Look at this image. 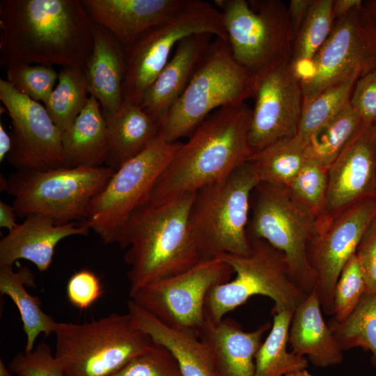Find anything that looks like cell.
<instances>
[{
    "label": "cell",
    "instance_id": "6da1fadb",
    "mask_svg": "<svg viewBox=\"0 0 376 376\" xmlns=\"http://www.w3.org/2000/svg\"><path fill=\"white\" fill-rule=\"evenodd\" d=\"M94 23L80 0H1L0 66L84 68Z\"/></svg>",
    "mask_w": 376,
    "mask_h": 376
},
{
    "label": "cell",
    "instance_id": "8992f818",
    "mask_svg": "<svg viewBox=\"0 0 376 376\" xmlns=\"http://www.w3.org/2000/svg\"><path fill=\"white\" fill-rule=\"evenodd\" d=\"M54 334V356L66 376H110L154 344L128 313L57 322Z\"/></svg>",
    "mask_w": 376,
    "mask_h": 376
},
{
    "label": "cell",
    "instance_id": "2e32d148",
    "mask_svg": "<svg viewBox=\"0 0 376 376\" xmlns=\"http://www.w3.org/2000/svg\"><path fill=\"white\" fill-rule=\"evenodd\" d=\"M0 100L12 121V148L7 160L16 170L64 166L62 132L45 105L0 79Z\"/></svg>",
    "mask_w": 376,
    "mask_h": 376
},
{
    "label": "cell",
    "instance_id": "4dcf8cb0",
    "mask_svg": "<svg viewBox=\"0 0 376 376\" xmlns=\"http://www.w3.org/2000/svg\"><path fill=\"white\" fill-rule=\"evenodd\" d=\"M364 124L350 102L310 137L308 159L328 169Z\"/></svg>",
    "mask_w": 376,
    "mask_h": 376
},
{
    "label": "cell",
    "instance_id": "74e56055",
    "mask_svg": "<svg viewBox=\"0 0 376 376\" xmlns=\"http://www.w3.org/2000/svg\"><path fill=\"white\" fill-rule=\"evenodd\" d=\"M364 276L354 254L343 268L334 294V318L341 321L357 306L366 293Z\"/></svg>",
    "mask_w": 376,
    "mask_h": 376
},
{
    "label": "cell",
    "instance_id": "44dd1931",
    "mask_svg": "<svg viewBox=\"0 0 376 376\" xmlns=\"http://www.w3.org/2000/svg\"><path fill=\"white\" fill-rule=\"evenodd\" d=\"M271 327L267 322L245 331L229 318L217 322L205 319L198 335L210 350L217 376H254L256 352Z\"/></svg>",
    "mask_w": 376,
    "mask_h": 376
},
{
    "label": "cell",
    "instance_id": "e575fe53",
    "mask_svg": "<svg viewBox=\"0 0 376 376\" xmlns=\"http://www.w3.org/2000/svg\"><path fill=\"white\" fill-rule=\"evenodd\" d=\"M357 79L352 78L324 90L304 107L296 138L306 146L310 137L350 103Z\"/></svg>",
    "mask_w": 376,
    "mask_h": 376
},
{
    "label": "cell",
    "instance_id": "b9f144b4",
    "mask_svg": "<svg viewBox=\"0 0 376 376\" xmlns=\"http://www.w3.org/2000/svg\"><path fill=\"white\" fill-rule=\"evenodd\" d=\"M350 102L365 124L375 123L376 121V70L357 80Z\"/></svg>",
    "mask_w": 376,
    "mask_h": 376
},
{
    "label": "cell",
    "instance_id": "d6986e66",
    "mask_svg": "<svg viewBox=\"0 0 376 376\" xmlns=\"http://www.w3.org/2000/svg\"><path fill=\"white\" fill-rule=\"evenodd\" d=\"M93 23L126 48L148 30L170 20L187 0H81Z\"/></svg>",
    "mask_w": 376,
    "mask_h": 376
},
{
    "label": "cell",
    "instance_id": "7c38bea8",
    "mask_svg": "<svg viewBox=\"0 0 376 376\" xmlns=\"http://www.w3.org/2000/svg\"><path fill=\"white\" fill-rule=\"evenodd\" d=\"M249 237L262 239L281 251L297 285L307 295L315 288L308 246L317 219L301 205L286 187L260 182L255 188Z\"/></svg>",
    "mask_w": 376,
    "mask_h": 376
},
{
    "label": "cell",
    "instance_id": "ba28073f",
    "mask_svg": "<svg viewBox=\"0 0 376 376\" xmlns=\"http://www.w3.org/2000/svg\"><path fill=\"white\" fill-rule=\"evenodd\" d=\"M249 240L251 247L246 254L218 256L231 267L235 276L209 291L205 301L206 320H221L254 295L273 300L272 313L295 310L308 295L293 280L281 251L262 239Z\"/></svg>",
    "mask_w": 376,
    "mask_h": 376
},
{
    "label": "cell",
    "instance_id": "8fae6325",
    "mask_svg": "<svg viewBox=\"0 0 376 376\" xmlns=\"http://www.w3.org/2000/svg\"><path fill=\"white\" fill-rule=\"evenodd\" d=\"M180 145L158 136L114 171L104 189L91 202L82 223L103 243H118L131 215L147 201L156 180Z\"/></svg>",
    "mask_w": 376,
    "mask_h": 376
},
{
    "label": "cell",
    "instance_id": "ffe728a7",
    "mask_svg": "<svg viewBox=\"0 0 376 376\" xmlns=\"http://www.w3.org/2000/svg\"><path fill=\"white\" fill-rule=\"evenodd\" d=\"M89 230L82 222L58 225L47 216L29 215L1 239L0 266H13L24 259L44 272L49 269L60 241L70 236L86 235Z\"/></svg>",
    "mask_w": 376,
    "mask_h": 376
},
{
    "label": "cell",
    "instance_id": "f6af8a7d",
    "mask_svg": "<svg viewBox=\"0 0 376 376\" xmlns=\"http://www.w3.org/2000/svg\"><path fill=\"white\" fill-rule=\"evenodd\" d=\"M17 214L13 205L6 202L0 201V226L8 230L15 228L18 224L16 222Z\"/></svg>",
    "mask_w": 376,
    "mask_h": 376
},
{
    "label": "cell",
    "instance_id": "52a82bcc",
    "mask_svg": "<svg viewBox=\"0 0 376 376\" xmlns=\"http://www.w3.org/2000/svg\"><path fill=\"white\" fill-rule=\"evenodd\" d=\"M113 172L107 166L16 170L1 178V189L13 196L17 215L42 214L62 225L86 219L91 202Z\"/></svg>",
    "mask_w": 376,
    "mask_h": 376
},
{
    "label": "cell",
    "instance_id": "f35d334b",
    "mask_svg": "<svg viewBox=\"0 0 376 376\" xmlns=\"http://www.w3.org/2000/svg\"><path fill=\"white\" fill-rule=\"evenodd\" d=\"M110 376H182L171 354L154 343Z\"/></svg>",
    "mask_w": 376,
    "mask_h": 376
},
{
    "label": "cell",
    "instance_id": "4fadbf2b",
    "mask_svg": "<svg viewBox=\"0 0 376 376\" xmlns=\"http://www.w3.org/2000/svg\"><path fill=\"white\" fill-rule=\"evenodd\" d=\"M376 70V32L363 2L334 21L313 58L295 72L303 92V109L324 90Z\"/></svg>",
    "mask_w": 376,
    "mask_h": 376
},
{
    "label": "cell",
    "instance_id": "c3c4849f",
    "mask_svg": "<svg viewBox=\"0 0 376 376\" xmlns=\"http://www.w3.org/2000/svg\"><path fill=\"white\" fill-rule=\"evenodd\" d=\"M363 6L376 32V0L363 1Z\"/></svg>",
    "mask_w": 376,
    "mask_h": 376
},
{
    "label": "cell",
    "instance_id": "681fc988",
    "mask_svg": "<svg viewBox=\"0 0 376 376\" xmlns=\"http://www.w3.org/2000/svg\"><path fill=\"white\" fill-rule=\"evenodd\" d=\"M0 376H13V373L6 366L1 359H0Z\"/></svg>",
    "mask_w": 376,
    "mask_h": 376
},
{
    "label": "cell",
    "instance_id": "f546056e",
    "mask_svg": "<svg viewBox=\"0 0 376 376\" xmlns=\"http://www.w3.org/2000/svg\"><path fill=\"white\" fill-rule=\"evenodd\" d=\"M308 160L306 146L294 136L252 153L247 161L255 166L260 182L288 188Z\"/></svg>",
    "mask_w": 376,
    "mask_h": 376
},
{
    "label": "cell",
    "instance_id": "d6a6232c",
    "mask_svg": "<svg viewBox=\"0 0 376 376\" xmlns=\"http://www.w3.org/2000/svg\"><path fill=\"white\" fill-rule=\"evenodd\" d=\"M328 325L343 351L354 347L368 350L376 368V293L366 292L346 318L332 319Z\"/></svg>",
    "mask_w": 376,
    "mask_h": 376
},
{
    "label": "cell",
    "instance_id": "e0dca14e",
    "mask_svg": "<svg viewBox=\"0 0 376 376\" xmlns=\"http://www.w3.org/2000/svg\"><path fill=\"white\" fill-rule=\"evenodd\" d=\"M249 132L252 153L279 140L296 135L303 112L301 83L290 63L256 75Z\"/></svg>",
    "mask_w": 376,
    "mask_h": 376
},
{
    "label": "cell",
    "instance_id": "f1b7e54d",
    "mask_svg": "<svg viewBox=\"0 0 376 376\" xmlns=\"http://www.w3.org/2000/svg\"><path fill=\"white\" fill-rule=\"evenodd\" d=\"M295 310L273 312L270 331L262 342L255 357L254 376H285L306 368V357L288 352L289 329Z\"/></svg>",
    "mask_w": 376,
    "mask_h": 376
},
{
    "label": "cell",
    "instance_id": "4316f807",
    "mask_svg": "<svg viewBox=\"0 0 376 376\" xmlns=\"http://www.w3.org/2000/svg\"><path fill=\"white\" fill-rule=\"evenodd\" d=\"M109 136L105 166L113 171L143 151L158 137V125L140 107L123 101L115 113L104 116Z\"/></svg>",
    "mask_w": 376,
    "mask_h": 376
},
{
    "label": "cell",
    "instance_id": "1f68e13d",
    "mask_svg": "<svg viewBox=\"0 0 376 376\" xmlns=\"http://www.w3.org/2000/svg\"><path fill=\"white\" fill-rule=\"evenodd\" d=\"M58 81L45 107L63 133L84 109L91 95L84 68H62Z\"/></svg>",
    "mask_w": 376,
    "mask_h": 376
},
{
    "label": "cell",
    "instance_id": "603a6c76",
    "mask_svg": "<svg viewBox=\"0 0 376 376\" xmlns=\"http://www.w3.org/2000/svg\"><path fill=\"white\" fill-rule=\"evenodd\" d=\"M127 306L135 326L171 354L182 376H217L210 350L196 332L164 324L132 299Z\"/></svg>",
    "mask_w": 376,
    "mask_h": 376
},
{
    "label": "cell",
    "instance_id": "836d02e7",
    "mask_svg": "<svg viewBox=\"0 0 376 376\" xmlns=\"http://www.w3.org/2000/svg\"><path fill=\"white\" fill-rule=\"evenodd\" d=\"M334 0H313L292 44L290 65L295 72L309 63L327 39L334 23Z\"/></svg>",
    "mask_w": 376,
    "mask_h": 376
},
{
    "label": "cell",
    "instance_id": "9c48e42d",
    "mask_svg": "<svg viewBox=\"0 0 376 376\" xmlns=\"http://www.w3.org/2000/svg\"><path fill=\"white\" fill-rule=\"evenodd\" d=\"M235 59L256 75L290 63L293 38L288 6L280 0H216Z\"/></svg>",
    "mask_w": 376,
    "mask_h": 376
},
{
    "label": "cell",
    "instance_id": "ac0fdd59",
    "mask_svg": "<svg viewBox=\"0 0 376 376\" xmlns=\"http://www.w3.org/2000/svg\"><path fill=\"white\" fill-rule=\"evenodd\" d=\"M376 131L364 124L327 171L325 212L332 216L353 203L375 196Z\"/></svg>",
    "mask_w": 376,
    "mask_h": 376
},
{
    "label": "cell",
    "instance_id": "7dc6e473",
    "mask_svg": "<svg viewBox=\"0 0 376 376\" xmlns=\"http://www.w3.org/2000/svg\"><path fill=\"white\" fill-rule=\"evenodd\" d=\"M12 148V138L5 130L2 123L0 124V162L8 157Z\"/></svg>",
    "mask_w": 376,
    "mask_h": 376
},
{
    "label": "cell",
    "instance_id": "f5cc1de1",
    "mask_svg": "<svg viewBox=\"0 0 376 376\" xmlns=\"http://www.w3.org/2000/svg\"><path fill=\"white\" fill-rule=\"evenodd\" d=\"M375 196H376V189H375Z\"/></svg>",
    "mask_w": 376,
    "mask_h": 376
},
{
    "label": "cell",
    "instance_id": "7402d4cb",
    "mask_svg": "<svg viewBox=\"0 0 376 376\" xmlns=\"http://www.w3.org/2000/svg\"><path fill=\"white\" fill-rule=\"evenodd\" d=\"M213 36L196 33L181 40L173 56L146 91L140 107L157 125L178 100Z\"/></svg>",
    "mask_w": 376,
    "mask_h": 376
},
{
    "label": "cell",
    "instance_id": "9a60e30c",
    "mask_svg": "<svg viewBox=\"0 0 376 376\" xmlns=\"http://www.w3.org/2000/svg\"><path fill=\"white\" fill-rule=\"evenodd\" d=\"M375 216L376 196H370L317 220L308 255L316 278L315 290L325 314L334 315V294L340 272L356 253L363 233Z\"/></svg>",
    "mask_w": 376,
    "mask_h": 376
},
{
    "label": "cell",
    "instance_id": "484cf974",
    "mask_svg": "<svg viewBox=\"0 0 376 376\" xmlns=\"http://www.w3.org/2000/svg\"><path fill=\"white\" fill-rule=\"evenodd\" d=\"M64 166L98 167L109 152L107 123L97 100L90 96L72 125L62 133Z\"/></svg>",
    "mask_w": 376,
    "mask_h": 376
},
{
    "label": "cell",
    "instance_id": "83f0119b",
    "mask_svg": "<svg viewBox=\"0 0 376 376\" xmlns=\"http://www.w3.org/2000/svg\"><path fill=\"white\" fill-rule=\"evenodd\" d=\"M33 283V276L26 267L15 272L13 266H0V292L9 297L20 314L26 334L25 351L34 349L38 337L54 334L57 322L42 308L40 299L30 294L26 285Z\"/></svg>",
    "mask_w": 376,
    "mask_h": 376
},
{
    "label": "cell",
    "instance_id": "3957f363",
    "mask_svg": "<svg viewBox=\"0 0 376 376\" xmlns=\"http://www.w3.org/2000/svg\"><path fill=\"white\" fill-rule=\"evenodd\" d=\"M194 196L186 194L159 205L146 201L131 215L118 242L127 248L130 296L203 260L189 224Z\"/></svg>",
    "mask_w": 376,
    "mask_h": 376
},
{
    "label": "cell",
    "instance_id": "7bdbcfd3",
    "mask_svg": "<svg viewBox=\"0 0 376 376\" xmlns=\"http://www.w3.org/2000/svg\"><path fill=\"white\" fill-rule=\"evenodd\" d=\"M368 293H376V216L363 233L355 253Z\"/></svg>",
    "mask_w": 376,
    "mask_h": 376
},
{
    "label": "cell",
    "instance_id": "d590c367",
    "mask_svg": "<svg viewBox=\"0 0 376 376\" xmlns=\"http://www.w3.org/2000/svg\"><path fill=\"white\" fill-rule=\"evenodd\" d=\"M327 171L308 159L288 187L292 197L317 220L325 212Z\"/></svg>",
    "mask_w": 376,
    "mask_h": 376
},
{
    "label": "cell",
    "instance_id": "5bb4252c",
    "mask_svg": "<svg viewBox=\"0 0 376 376\" xmlns=\"http://www.w3.org/2000/svg\"><path fill=\"white\" fill-rule=\"evenodd\" d=\"M233 274L219 256L205 259L187 270L143 286L130 299L164 324L198 334L205 320L207 293L230 281Z\"/></svg>",
    "mask_w": 376,
    "mask_h": 376
},
{
    "label": "cell",
    "instance_id": "d4e9b609",
    "mask_svg": "<svg viewBox=\"0 0 376 376\" xmlns=\"http://www.w3.org/2000/svg\"><path fill=\"white\" fill-rule=\"evenodd\" d=\"M288 343L292 352L306 357L317 367L336 366L343 360V350L324 320L315 289L294 311Z\"/></svg>",
    "mask_w": 376,
    "mask_h": 376
},
{
    "label": "cell",
    "instance_id": "f907efd6",
    "mask_svg": "<svg viewBox=\"0 0 376 376\" xmlns=\"http://www.w3.org/2000/svg\"><path fill=\"white\" fill-rule=\"evenodd\" d=\"M285 376H313L311 373L307 370L306 368L295 370L287 374Z\"/></svg>",
    "mask_w": 376,
    "mask_h": 376
},
{
    "label": "cell",
    "instance_id": "277c9868",
    "mask_svg": "<svg viewBox=\"0 0 376 376\" xmlns=\"http://www.w3.org/2000/svg\"><path fill=\"white\" fill-rule=\"evenodd\" d=\"M256 79L235 59L228 40L216 38L184 92L158 124V136L173 143L191 136L214 111L253 97Z\"/></svg>",
    "mask_w": 376,
    "mask_h": 376
},
{
    "label": "cell",
    "instance_id": "5b68a950",
    "mask_svg": "<svg viewBox=\"0 0 376 376\" xmlns=\"http://www.w3.org/2000/svg\"><path fill=\"white\" fill-rule=\"evenodd\" d=\"M260 182L255 166L246 161L225 178L195 192L189 224L203 260L249 251L250 199Z\"/></svg>",
    "mask_w": 376,
    "mask_h": 376
},
{
    "label": "cell",
    "instance_id": "ab89813d",
    "mask_svg": "<svg viewBox=\"0 0 376 376\" xmlns=\"http://www.w3.org/2000/svg\"><path fill=\"white\" fill-rule=\"evenodd\" d=\"M8 367L17 376H66L49 345L45 342L40 343L32 351L18 352Z\"/></svg>",
    "mask_w": 376,
    "mask_h": 376
},
{
    "label": "cell",
    "instance_id": "bcb514c9",
    "mask_svg": "<svg viewBox=\"0 0 376 376\" xmlns=\"http://www.w3.org/2000/svg\"><path fill=\"white\" fill-rule=\"evenodd\" d=\"M362 2L361 0H334L333 15L334 20L345 16L353 8L361 5Z\"/></svg>",
    "mask_w": 376,
    "mask_h": 376
},
{
    "label": "cell",
    "instance_id": "60d3db41",
    "mask_svg": "<svg viewBox=\"0 0 376 376\" xmlns=\"http://www.w3.org/2000/svg\"><path fill=\"white\" fill-rule=\"evenodd\" d=\"M69 301L79 309L91 306L103 294L100 278L95 272L83 269L75 272L66 287Z\"/></svg>",
    "mask_w": 376,
    "mask_h": 376
},
{
    "label": "cell",
    "instance_id": "30bf717a",
    "mask_svg": "<svg viewBox=\"0 0 376 376\" xmlns=\"http://www.w3.org/2000/svg\"><path fill=\"white\" fill-rule=\"evenodd\" d=\"M196 33L228 40L222 13L214 3L187 0L170 20L148 30L125 48L123 101L140 106L146 91L169 61L173 47Z\"/></svg>",
    "mask_w": 376,
    "mask_h": 376
},
{
    "label": "cell",
    "instance_id": "7a4b0ae2",
    "mask_svg": "<svg viewBox=\"0 0 376 376\" xmlns=\"http://www.w3.org/2000/svg\"><path fill=\"white\" fill-rule=\"evenodd\" d=\"M252 109L245 103L210 114L180 143L158 176L147 202L159 205L221 180L246 162Z\"/></svg>",
    "mask_w": 376,
    "mask_h": 376
},
{
    "label": "cell",
    "instance_id": "cb8c5ba5",
    "mask_svg": "<svg viewBox=\"0 0 376 376\" xmlns=\"http://www.w3.org/2000/svg\"><path fill=\"white\" fill-rule=\"evenodd\" d=\"M84 69L89 94L100 102L103 115L117 111L123 102L125 48L107 29L95 23L93 49Z\"/></svg>",
    "mask_w": 376,
    "mask_h": 376
},
{
    "label": "cell",
    "instance_id": "ee69618b",
    "mask_svg": "<svg viewBox=\"0 0 376 376\" xmlns=\"http://www.w3.org/2000/svg\"><path fill=\"white\" fill-rule=\"evenodd\" d=\"M313 0H291L288 6L293 41Z\"/></svg>",
    "mask_w": 376,
    "mask_h": 376
},
{
    "label": "cell",
    "instance_id": "816d5d0a",
    "mask_svg": "<svg viewBox=\"0 0 376 376\" xmlns=\"http://www.w3.org/2000/svg\"><path fill=\"white\" fill-rule=\"evenodd\" d=\"M374 125H375V131H376V121L375 122Z\"/></svg>",
    "mask_w": 376,
    "mask_h": 376
},
{
    "label": "cell",
    "instance_id": "8d00e7d4",
    "mask_svg": "<svg viewBox=\"0 0 376 376\" xmlns=\"http://www.w3.org/2000/svg\"><path fill=\"white\" fill-rule=\"evenodd\" d=\"M7 81L17 91L37 102H47L58 73L50 65L18 64L6 70Z\"/></svg>",
    "mask_w": 376,
    "mask_h": 376
}]
</instances>
